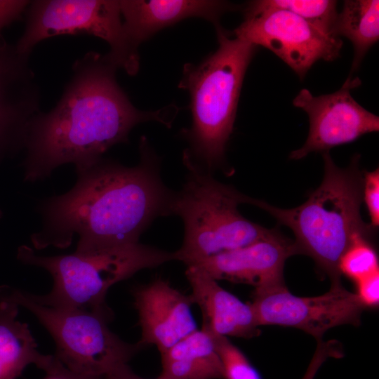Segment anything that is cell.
Returning a JSON list of instances; mask_svg holds the SVG:
<instances>
[{
  "label": "cell",
  "mask_w": 379,
  "mask_h": 379,
  "mask_svg": "<svg viewBox=\"0 0 379 379\" xmlns=\"http://www.w3.org/2000/svg\"><path fill=\"white\" fill-rule=\"evenodd\" d=\"M139 152L135 166L102 157L76 168L70 190L38 206L42 226L31 235L34 248H65L75 234L81 253L133 244L154 219L171 215L175 192L162 182L160 160L145 136Z\"/></svg>",
  "instance_id": "6da1fadb"
},
{
  "label": "cell",
  "mask_w": 379,
  "mask_h": 379,
  "mask_svg": "<svg viewBox=\"0 0 379 379\" xmlns=\"http://www.w3.org/2000/svg\"><path fill=\"white\" fill-rule=\"evenodd\" d=\"M118 67L107 54L90 51L72 65V75L57 105L29 121L22 162L25 181L41 180L58 167H86L113 145L126 143L131 131L146 121L170 126L175 109H137L118 84Z\"/></svg>",
  "instance_id": "7a4b0ae2"
},
{
  "label": "cell",
  "mask_w": 379,
  "mask_h": 379,
  "mask_svg": "<svg viewBox=\"0 0 379 379\" xmlns=\"http://www.w3.org/2000/svg\"><path fill=\"white\" fill-rule=\"evenodd\" d=\"M322 182L302 204L280 208L255 199L251 204L290 228L298 253L311 257L332 282L340 280L339 262L345 251L357 238H370L373 227L364 222L360 213L363 201L360 155H354L346 168L338 166L329 152L322 153Z\"/></svg>",
  "instance_id": "3957f363"
},
{
  "label": "cell",
  "mask_w": 379,
  "mask_h": 379,
  "mask_svg": "<svg viewBox=\"0 0 379 379\" xmlns=\"http://www.w3.org/2000/svg\"><path fill=\"white\" fill-rule=\"evenodd\" d=\"M218 46L197 65L186 64L179 88L190 97L192 123L182 133L183 157L211 172L221 167L232 133L243 81L258 46L215 26Z\"/></svg>",
  "instance_id": "277c9868"
},
{
  "label": "cell",
  "mask_w": 379,
  "mask_h": 379,
  "mask_svg": "<svg viewBox=\"0 0 379 379\" xmlns=\"http://www.w3.org/2000/svg\"><path fill=\"white\" fill-rule=\"evenodd\" d=\"M22 263L45 269L53 281L51 291L44 295L31 294L36 302L47 306L94 312L111 319L113 313L106 295L115 284L136 272L175 260L174 252L140 242L93 252L42 256L26 245L18 249Z\"/></svg>",
  "instance_id": "5b68a950"
},
{
  "label": "cell",
  "mask_w": 379,
  "mask_h": 379,
  "mask_svg": "<svg viewBox=\"0 0 379 379\" xmlns=\"http://www.w3.org/2000/svg\"><path fill=\"white\" fill-rule=\"evenodd\" d=\"M187 170L182 188L174 196L171 215H178L184 225L181 247L175 260L187 266L217 254L246 246L271 235L267 229L250 221L239 211L251 197L215 180L211 172L182 157Z\"/></svg>",
  "instance_id": "8992f818"
},
{
  "label": "cell",
  "mask_w": 379,
  "mask_h": 379,
  "mask_svg": "<svg viewBox=\"0 0 379 379\" xmlns=\"http://www.w3.org/2000/svg\"><path fill=\"white\" fill-rule=\"evenodd\" d=\"M0 298L30 311L47 330L56 345L55 357L77 373L105 376L127 364L144 346L128 343L108 327L111 319L94 312L41 305L29 293L0 286Z\"/></svg>",
  "instance_id": "52a82bcc"
},
{
  "label": "cell",
  "mask_w": 379,
  "mask_h": 379,
  "mask_svg": "<svg viewBox=\"0 0 379 379\" xmlns=\"http://www.w3.org/2000/svg\"><path fill=\"white\" fill-rule=\"evenodd\" d=\"M25 30L15 45L29 55L36 44L62 34H87L105 41L107 55L129 75L139 70L138 49L129 41L123 27L119 1L36 0L25 11Z\"/></svg>",
  "instance_id": "ba28073f"
},
{
  "label": "cell",
  "mask_w": 379,
  "mask_h": 379,
  "mask_svg": "<svg viewBox=\"0 0 379 379\" xmlns=\"http://www.w3.org/2000/svg\"><path fill=\"white\" fill-rule=\"evenodd\" d=\"M263 46L281 59L302 79L318 60L332 61L340 55L343 41L328 35L287 11H245L244 19L232 33Z\"/></svg>",
  "instance_id": "9c48e42d"
},
{
  "label": "cell",
  "mask_w": 379,
  "mask_h": 379,
  "mask_svg": "<svg viewBox=\"0 0 379 379\" xmlns=\"http://www.w3.org/2000/svg\"><path fill=\"white\" fill-rule=\"evenodd\" d=\"M251 304L260 326L296 328L317 341L333 327L359 326L365 309L356 293L347 290L340 280L332 281L330 289L318 296H297L286 286L254 293Z\"/></svg>",
  "instance_id": "30bf717a"
},
{
  "label": "cell",
  "mask_w": 379,
  "mask_h": 379,
  "mask_svg": "<svg viewBox=\"0 0 379 379\" xmlns=\"http://www.w3.org/2000/svg\"><path fill=\"white\" fill-rule=\"evenodd\" d=\"M360 84L358 77L349 75L342 87L332 93L314 96L307 88L299 91L293 105L307 114L310 128L305 144L291 152V159L300 160L314 152H329L378 131V116L361 107L351 95L350 91Z\"/></svg>",
  "instance_id": "8fae6325"
},
{
  "label": "cell",
  "mask_w": 379,
  "mask_h": 379,
  "mask_svg": "<svg viewBox=\"0 0 379 379\" xmlns=\"http://www.w3.org/2000/svg\"><path fill=\"white\" fill-rule=\"evenodd\" d=\"M29 57L0 41V163L24 149L29 121L40 111V89Z\"/></svg>",
  "instance_id": "7c38bea8"
},
{
  "label": "cell",
  "mask_w": 379,
  "mask_h": 379,
  "mask_svg": "<svg viewBox=\"0 0 379 379\" xmlns=\"http://www.w3.org/2000/svg\"><path fill=\"white\" fill-rule=\"evenodd\" d=\"M295 254L298 253L294 241L275 230L265 239L192 265L202 269L216 281L248 284L254 286V293H260L286 286L284 265Z\"/></svg>",
  "instance_id": "4fadbf2b"
},
{
  "label": "cell",
  "mask_w": 379,
  "mask_h": 379,
  "mask_svg": "<svg viewBox=\"0 0 379 379\" xmlns=\"http://www.w3.org/2000/svg\"><path fill=\"white\" fill-rule=\"evenodd\" d=\"M138 312L142 346L154 345L160 354L197 331L191 312L190 295L173 288L167 281L157 278L133 291Z\"/></svg>",
  "instance_id": "5bb4252c"
},
{
  "label": "cell",
  "mask_w": 379,
  "mask_h": 379,
  "mask_svg": "<svg viewBox=\"0 0 379 379\" xmlns=\"http://www.w3.org/2000/svg\"><path fill=\"white\" fill-rule=\"evenodd\" d=\"M193 304L202 314L201 329L225 337L251 338L259 335L260 326L251 302H244L224 289L218 281L197 266L185 272Z\"/></svg>",
  "instance_id": "9a60e30c"
},
{
  "label": "cell",
  "mask_w": 379,
  "mask_h": 379,
  "mask_svg": "<svg viewBox=\"0 0 379 379\" xmlns=\"http://www.w3.org/2000/svg\"><path fill=\"white\" fill-rule=\"evenodd\" d=\"M124 31L134 47L165 27L198 17L219 25L221 15L238 9L237 5L213 0L119 1Z\"/></svg>",
  "instance_id": "2e32d148"
},
{
  "label": "cell",
  "mask_w": 379,
  "mask_h": 379,
  "mask_svg": "<svg viewBox=\"0 0 379 379\" xmlns=\"http://www.w3.org/2000/svg\"><path fill=\"white\" fill-rule=\"evenodd\" d=\"M18 308L0 298V379H16L29 364L45 371L54 360L37 350L29 326L17 319Z\"/></svg>",
  "instance_id": "e0dca14e"
},
{
  "label": "cell",
  "mask_w": 379,
  "mask_h": 379,
  "mask_svg": "<svg viewBox=\"0 0 379 379\" xmlns=\"http://www.w3.org/2000/svg\"><path fill=\"white\" fill-rule=\"evenodd\" d=\"M161 358L159 379H223L213 337L202 329L176 343Z\"/></svg>",
  "instance_id": "ac0fdd59"
},
{
  "label": "cell",
  "mask_w": 379,
  "mask_h": 379,
  "mask_svg": "<svg viewBox=\"0 0 379 379\" xmlns=\"http://www.w3.org/2000/svg\"><path fill=\"white\" fill-rule=\"evenodd\" d=\"M334 34L347 38L354 48L351 74L379 39V1L346 0L338 14Z\"/></svg>",
  "instance_id": "d6986e66"
},
{
  "label": "cell",
  "mask_w": 379,
  "mask_h": 379,
  "mask_svg": "<svg viewBox=\"0 0 379 379\" xmlns=\"http://www.w3.org/2000/svg\"><path fill=\"white\" fill-rule=\"evenodd\" d=\"M336 7L337 1L333 0H257L249 2L245 11H287L305 20L324 33L336 36L333 32L338 14Z\"/></svg>",
  "instance_id": "ffe728a7"
},
{
  "label": "cell",
  "mask_w": 379,
  "mask_h": 379,
  "mask_svg": "<svg viewBox=\"0 0 379 379\" xmlns=\"http://www.w3.org/2000/svg\"><path fill=\"white\" fill-rule=\"evenodd\" d=\"M339 271L354 282L379 271L378 258L369 238L359 237L340 258Z\"/></svg>",
  "instance_id": "44dd1931"
},
{
  "label": "cell",
  "mask_w": 379,
  "mask_h": 379,
  "mask_svg": "<svg viewBox=\"0 0 379 379\" xmlns=\"http://www.w3.org/2000/svg\"><path fill=\"white\" fill-rule=\"evenodd\" d=\"M210 334L222 364L223 379H262L246 355L227 337Z\"/></svg>",
  "instance_id": "7402d4cb"
},
{
  "label": "cell",
  "mask_w": 379,
  "mask_h": 379,
  "mask_svg": "<svg viewBox=\"0 0 379 379\" xmlns=\"http://www.w3.org/2000/svg\"><path fill=\"white\" fill-rule=\"evenodd\" d=\"M362 200L364 201L371 220L370 225H379V169L363 173Z\"/></svg>",
  "instance_id": "603a6c76"
},
{
  "label": "cell",
  "mask_w": 379,
  "mask_h": 379,
  "mask_svg": "<svg viewBox=\"0 0 379 379\" xmlns=\"http://www.w3.org/2000/svg\"><path fill=\"white\" fill-rule=\"evenodd\" d=\"M343 356V348L337 340L318 341L313 357L302 379H314L319 369L328 358L339 359Z\"/></svg>",
  "instance_id": "cb8c5ba5"
},
{
  "label": "cell",
  "mask_w": 379,
  "mask_h": 379,
  "mask_svg": "<svg viewBox=\"0 0 379 379\" xmlns=\"http://www.w3.org/2000/svg\"><path fill=\"white\" fill-rule=\"evenodd\" d=\"M355 293L361 304L366 307H375L379 303V271L355 282Z\"/></svg>",
  "instance_id": "d4e9b609"
},
{
  "label": "cell",
  "mask_w": 379,
  "mask_h": 379,
  "mask_svg": "<svg viewBox=\"0 0 379 379\" xmlns=\"http://www.w3.org/2000/svg\"><path fill=\"white\" fill-rule=\"evenodd\" d=\"M31 1L0 0V41L2 30L13 22L22 18V14L29 5Z\"/></svg>",
  "instance_id": "484cf974"
},
{
  "label": "cell",
  "mask_w": 379,
  "mask_h": 379,
  "mask_svg": "<svg viewBox=\"0 0 379 379\" xmlns=\"http://www.w3.org/2000/svg\"><path fill=\"white\" fill-rule=\"evenodd\" d=\"M54 357L52 364L45 371L44 379H105V376L87 375L72 371Z\"/></svg>",
  "instance_id": "4316f807"
},
{
  "label": "cell",
  "mask_w": 379,
  "mask_h": 379,
  "mask_svg": "<svg viewBox=\"0 0 379 379\" xmlns=\"http://www.w3.org/2000/svg\"><path fill=\"white\" fill-rule=\"evenodd\" d=\"M105 379H146L135 374L127 364H121L105 375ZM157 379H159L157 378Z\"/></svg>",
  "instance_id": "83f0119b"
},
{
  "label": "cell",
  "mask_w": 379,
  "mask_h": 379,
  "mask_svg": "<svg viewBox=\"0 0 379 379\" xmlns=\"http://www.w3.org/2000/svg\"><path fill=\"white\" fill-rule=\"evenodd\" d=\"M1 211H0V217H1Z\"/></svg>",
  "instance_id": "f1b7e54d"
}]
</instances>
